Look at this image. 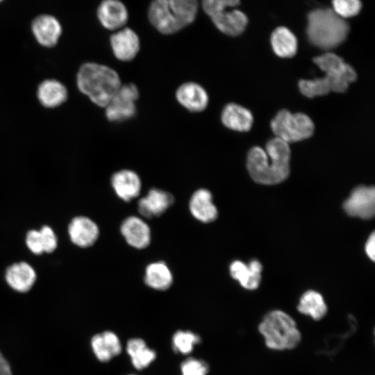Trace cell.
<instances>
[{"instance_id":"cell-1","label":"cell","mask_w":375,"mask_h":375,"mask_svg":"<svg viewBox=\"0 0 375 375\" xmlns=\"http://www.w3.org/2000/svg\"><path fill=\"white\" fill-rule=\"evenodd\" d=\"M290 159L289 144L275 137L267 142L265 150L260 147H254L249 150L247 167L255 182L274 185L288 177Z\"/></svg>"},{"instance_id":"cell-2","label":"cell","mask_w":375,"mask_h":375,"mask_svg":"<svg viewBox=\"0 0 375 375\" xmlns=\"http://www.w3.org/2000/svg\"><path fill=\"white\" fill-rule=\"evenodd\" d=\"M76 85L81 92L98 106L105 108L122 85L117 72L96 62H85L76 74Z\"/></svg>"},{"instance_id":"cell-3","label":"cell","mask_w":375,"mask_h":375,"mask_svg":"<svg viewBox=\"0 0 375 375\" xmlns=\"http://www.w3.org/2000/svg\"><path fill=\"white\" fill-rule=\"evenodd\" d=\"M306 33L314 46L330 50L338 47L347 39L349 25L331 8H317L307 17Z\"/></svg>"},{"instance_id":"cell-4","label":"cell","mask_w":375,"mask_h":375,"mask_svg":"<svg viewBox=\"0 0 375 375\" xmlns=\"http://www.w3.org/2000/svg\"><path fill=\"white\" fill-rule=\"evenodd\" d=\"M258 330L265 338L266 346L273 350L292 349L301 339L295 321L280 310L267 313L260 323Z\"/></svg>"},{"instance_id":"cell-5","label":"cell","mask_w":375,"mask_h":375,"mask_svg":"<svg viewBox=\"0 0 375 375\" xmlns=\"http://www.w3.org/2000/svg\"><path fill=\"white\" fill-rule=\"evenodd\" d=\"M276 138L287 142H299L312 136L315 126L311 119L304 113H292L280 110L270 123Z\"/></svg>"},{"instance_id":"cell-6","label":"cell","mask_w":375,"mask_h":375,"mask_svg":"<svg viewBox=\"0 0 375 375\" xmlns=\"http://www.w3.org/2000/svg\"><path fill=\"white\" fill-rule=\"evenodd\" d=\"M313 62L324 72L331 91L344 92L349 84L356 81L357 74L353 68L343 58L333 53H325L315 57Z\"/></svg>"},{"instance_id":"cell-7","label":"cell","mask_w":375,"mask_h":375,"mask_svg":"<svg viewBox=\"0 0 375 375\" xmlns=\"http://www.w3.org/2000/svg\"><path fill=\"white\" fill-rule=\"evenodd\" d=\"M138 97L139 90L135 84H122L105 107L106 118L115 122L130 119L136 113L135 103Z\"/></svg>"},{"instance_id":"cell-8","label":"cell","mask_w":375,"mask_h":375,"mask_svg":"<svg viewBox=\"0 0 375 375\" xmlns=\"http://www.w3.org/2000/svg\"><path fill=\"white\" fill-rule=\"evenodd\" d=\"M343 209L347 215L369 219L375 213V190L373 186L356 187L344 201Z\"/></svg>"},{"instance_id":"cell-9","label":"cell","mask_w":375,"mask_h":375,"mask_svg":"<svg viewBox=\"0 0 375 375\" xmlns=\"http://www.w3.org/2000/svg\"><path fill=\"white\" fill-rule=\"evenodd\" d=\"M31 27L38 43L48 48L57 44L62 32L60 21L50 14H41L36 16L33 19Z\"/></svg>"},{"instance_id":"cell-10","label":"cell","mask_w":375,"mask_h":375,"mask_svg":"<svg viewBox=\"0 0 375 375\" xmlns=\"http://www.w3.org/2000/svg\"><path fill=\"white\" fill-rule=\"evenodd\" d=\"M67 231L71 242L76 246L82 248L93 245L99 235L97 224L85 216L74 217L68 225Z\"/></svg>"},{"instance_id":"cell-11","label":"cell","mask_w":375,"mask_h":375,"mask_svg":"<svg viewBox=\"0 0 375 375\" xmlns=\"http://www.w3.org/2000/svg\"><path fill=\"white\" fill-rule=\"evenodd\" d=\"M149 18L163 34L174 33L184 28L172 12L167 0H154L149 9Z\"/></svg>"},{"instance_id":"cell-12","label":"cell","mask_w":375,"mask_h":375,"mask_svg":"<svg viewBox=\"0 0 375 375\" xmlns=\"http://www.w3.org/2000/svg\"><path fill=\"white\" fill-rule=\"evenodd\" d=\"M5 280L13 290L25 293L28 292L37 280L35 269L24 261L15 262L6 270Z\"/></svg>"},{"instance_id":"cell-13","label":"cell","mask_w":375,"mask_h":375,"mask_svg":"<svg viewBox=\"0 0 375 375\" xmlns=\"http://www.w3.org/2000/svg\"><path fill=\"white\" fill-rule=\"evenodd\" d=\"M176 99L185 109L194 112L204 110L209 101L206 90L195 82L181 85L176 91Z\"/></svg>"},{"instance_id":"cell-14","label":"cell","mask_w":375,"mask_h":375,"mask_svg":"<svg viewBox=\"0 0 375 375\" xmlns=\"http://www.w3.org/2000/svg\"><path fill=\"white\" fill-rule=\"evenodd\" d=\"M110 46L116 58L128 62L137 56L140 50V40L132 29L125 28L111 35Z\"/></svg>"},{"instance_id":"cell-15","label":"cell","mask_w":375,"mask_h":375,"mask_svg":"<svg viewBox=\"0 0 375 375\" xmlns=\"http://www.w3.org/2000/svg\"><path fill=\"white\" fill-rule=\"evenodd\" d=\"M262 270V264L256 259L251 260L248 264L236 260L232 262L229 267L231 277L249 290H253L259 287Z\"/></svg>"},{"instance_id":"cell-16","label":"cell","mask_w":375,"mask_h":375,"mask_svg":"<svg viewBox=\"0 0 375 375\" xmlns=\"http://www.w3.org/2000/svg\"><path fill=\"white\" fill-rule=\"evenodd\" d=\"M120 231L126 242L131 247L142 249L151 242V231L148 224L141 218L131 216L121 224Z\"/></svg>"},{"instance_id":"cell-17","label":"cell","mask_w":375,"mask_h":375,"mask_svg":"<svg viewBox=\"0 0 375 375\" xmlns=\"http://www.w3.org/2000/svg\"><path fill=\"white\" fill-rule=\"evenodd\" d=\"M174 201V197L170 193L153 188L139 200L138 208L141 215L151 218L163 214Z\"/></svg>"},{"instance_id":"cell-18","label":"cell","mask_w":375,"mask_h":375,"mask_svg":"<svg viewBox=\"0 0 375 375\" xmlns=\"http://www.w3.org/2000/svg\"><path fill=\"white\" fill-rule=\"evenodd\" d=\"M111 185L119 198L130 201L140 194L142 183L134 171L122 169L112 174Z\"/></svg>"},{"instance_id":"cell-19","label":"cell","mask_w":375,"mask_h":375,"mask_svg":"<svg viewBox=\"0 0 375 375\" xmlns=\"http://www.w3.org/2000/svg\"><path fill=\"white\" fill-rule=\"evenodd\" d=\"M189 209L192 215L203 223H210L216 219L218 211L212 202L210 192L201 188L195 191L189 202Z\"/></svg>"},{"instance_id":"cell-20","label":"cell","mask_w":375,"mask_h":375,"mask_svg":"<svg viewBox=\"0 0 375 375\" xmlns=\"http://www.w3.org/2000/svg\"><path fill=\"white\" fill-rule=\"evenodd\" d=\"M97 17L107 29L122 28L126 22L128 12L125 6L118 0H103L98 7Z\"/></svg>"},{"instance_id":"cell-21","label":"cell","mask_w":375,"mask_h":375,"mask_svg":"<svg viewBox=\"0 0 375 375\" xmlns=\"http://www.w3.org/2000/svg\"><path fill=\"white\" fill-rule=\"evenodd\" d=\"M91 347L96 358L103 362L120 354L122 349L117 335L110 331L94 335L91 339Z\"/></svg>"},{"instance_id":"cell-22","label":"cell","mask_w":375,"mask_h":375,"mask_svg":"<svg viewBox=\"0 0 375 375\" xmlns=\"http://www.w3.org/2000/svg\"><path fill=\"white\" fill-rule=\"evenodd\" d=\"M221 120L228 128L243 132L251 129L253 117L248 109L238 104L230 103L224 108Z\"/></svg>"},{"instance_id":"cell-23","label":"cell","mask_w":375,"mask_h":375,"mask_svg":"<svg viewBox=\"0 0 375 375\" xmlns=\"http://www.w3.org/2000/svg\"><path fill=\"white\" fill-rule=\"evenodd\" d=\"M37 97L44 107L53 108L65 102L68 93L66 87L60 81L46 79L38 85Z\"/></svg>"},{"instance_id":"cell-24","label":"cell","mask_w":375,"mask_h":375,"mask_svg":"<svg viewBox=\"0 0 375 375\" xmlns=\"http://www.w3.org/2000/svg\"><path fill=\"white\" fill-rule=\"evenodd\" d=\"M211 20L220 31L230 36L241 34L248 24L247 15L237 9L228 10Z\"/></svg>"},{"instance_id":"cell-25","label":"cell","mask_w":375,"mask_h":375,"mask_svg":"<svg viewBox=\"0 0 375 375\" xmlns=\"http://www.w3.org/2000/svg\"><path fill=\"white\" fill-rule=\"evenodd\" d=\"M271 44L274 52L281 58H292L297 51L298 42L294 34L285 26H278L272 33Z\"/></svg>"},{"instance_id":"cell-26","label":"cell","mask_w":375,"mask_h":375,"mask_svg":"<svg viewBox=\"0 0 375 375\" xmlns=\"http://www.w3.org/2000/svg\"><path fill=\"white\" fill-rule=\"evenodd\" d=\"M144 282L149 287L157 290H167L173 282V276L164 262H155L147 265Z\"/></svg>"},{"instance_id":"cell-27","label":"cell","mask_w":375,"mask_h":375,"mask_svg":"<svg viewBox=\"0 0 375 375\" xmlns=\"http://www.w3.org/2000/svg\"><path fill=\"white\" fill-rule=\"evenodd\" d=\"M297 310L315 320H320L326 314L327 306L320 293L315 290H308L301 297Z\"/></svg>"},{"instance_id":"cell-28","label":"cell","mask_w":375,"mask_h":375,"mask_svg":"<svg viewBox=\"0 0 375 375\" xmlns=\"http://www.w3.org/2000/svg\"><path fill=\"white\" fill-rule=\"evenodd\" d=\"M126 351L133 365L141 370L147 367L156 358V352L149 349L144 340L141 338H132L126 345Z\"/></svg>"},{"instance_id":"cell-29","label":"cell","mask_w":375,"mask_h":375,"mask_svg":"<svg viewBox=\"0 0 375 375\" xmlns=\"http://www.w3.org/2000/svg\"><path fill=\"white\" fill-rule=\"evenodd\" d=\"M169 8L175 17L185 27L195 19L197 0H167Z\"/></svg>"},{"instance_id":"cell-30","label":"cell","mask_w":375,"mask_h":375,"mask_svg":"<svg viewBox=\"0 0 375 375\" xmlns=\"http://www.w3.org/2000/svg\"><path fill=\"white\" fill-rule=\"evenodd\" d=\"M200 341L199 336L190 331H178L173 336L172 344L176 352L188 354Z\"/></svg>"},{"instance_id":"cell-31","label":"cell","mask_w":375,"mask_h":375,"mask_svg":"<svg viewBox=\"0 0 375 375\" xmlns=\"http://www.w3.org/2000/svg\"><path fill=\"white\" fill-rule=\"evenodd\" d=\"M300 92L309 98L325 95L331 92L330 85L324 77L299 81Z\"/></svg>"},{"instance_id":"cell-32","label":"cell","mask_w":375,"mask_h":375,"mask_svg":"<svg viewBox=\"0 0 375 375\" xmlns=\"http://www.w3.org/2000/svg\"><path fill=\"white\" fill-rule=\"evenodd\" d=\"M240 0H202V6L206 13L212 19L226 12L228 8L240 4Z\"/></svg>"},{"instance_id":"cell-33","label":"cell","mask_w":375,"mask_h":375,"mask_svg":"<svg viewBox=\"0 0 375 375\" xmlns=\"http://www.w3.org/2000/svg\"><path fill=\"white\" fill-rule=\"evenodd\" d=\"M333 10L343 19L354 17L362 8L360 0H332Z\"/></svg>"},{"instance_id":"cell-34","label":"cell","mask_w":375,"mask_h":375,"mask_svg":"<svg viewBox=\"0 0 375 375\" xmlns=\"http://www.w3.org/2000/svg\"><path fill=\"white\" fill-rule=\"evenodd\" d=\"M181 369L182 375H207L209 368L204 361L189 358L182 362Z\"/></svg>"},{"instance_id":"cell-35","label":"cell","mask_w":375,"mask_h":375,"mask_svg":"<svg viewBox=\"0 0 375 375\" xmlns=\"http://www.w3.org/2000/svg\"><path fill=\"white\" fill-rule=\"evenodd\" d=\"M42 242L44 253H52L58 247V238L53 228L44 225L39 230Z\"/></svg>"},{"instance_id":"cell-36","label":"cell","mask_w":375,"mask_h":375,"mask_svg":"<svg viewBox=\"0 0 375 375\" xmlns=\"http://www.w3.org/2000/svg\"><path fill=\"white\" fill-rule=\"evenodd\" d=\"M28 249L35 255H41L44 253L42 242L39 230H29L25 239Z\"/></svg>"},{"instance_id":"cell-37","label":"cell","mask_w":375,"mask_h":375,"mask_svg":"<svg viewBox=\"0 0 375 375\" xmlns=\"http://www.w3.org/2000/svg\"><path fill=\"white\" fill-rule=\"evenodd\" d=\"M365 251L368 258L374 261L375 259V234L372 232L365 244Z\"/></svg>"},{"instance_id":"cell-38","label":"cell","mask_w":375,"mask_h":375,"mask_svg":"<svg viewBox=\"0 0 375 375\" xmlns=\"http://www.w3.org/2000/svg\"><path fill=\"white\" fill-rule=\"evenodd\" d=\"M0 375H13L10 365L0 351Z\"/></svg>"},{"instance_id":"cell-39","label":"cell","mask_w":375,"mask_h":375,"mask_svg":"<svg viewBox=\"0 0 375 375\" xmlns=\"http://www.w3.org/2000/svg\"><path fill=\"white\" fill-rule=\"evenodd\" d=\"M4 0H0V3L3 2Z\"/></svg>"},{"instance_id":"cell-40","label":"cell","mask_w":375,"mask_h":375,"mask_svg":"<svg viewBox=\"0 0 375 375\" xmlns=\"http://www.w3.org/2000/svg\"><path fill=\"white\" fill-rule=\"evenodd\" d=\"M131 375H133V374H131Z\"/></svg>"}]
</instances>
